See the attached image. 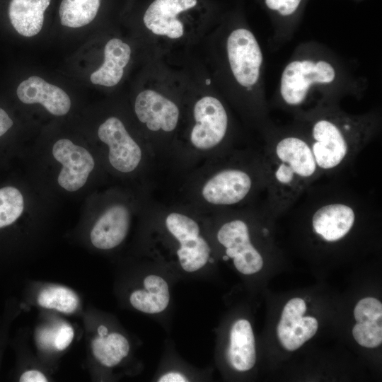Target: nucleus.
Returning a JSON list of instances; mask_svg holds the SVG:
<instances>
[{
	"label": "nucleus",
	"instance_id": "19",
	"mask_svg": "<svg viewBox=\"0 0 382 382\" xmlns=\"http://www.w3.org/2000/svg\"><path fill=\"white\" fill-rule=\"evenodd\" d=\"M131 56V48L118 38L110 40L104 50V62L93 72L90 79L92 83L107 87L114 86L121 80L124 69Z\"/></svg>",
	"mask_w": 382,
	"mask_h": 382
},
{
	"label": "nucleus",
	"instance_id": "20",
	"mask_svg": "<svg viewBox=\"0 0 382 382\" xmlns=\"http://www.w3.org/2000/svg\"><path fill=\"white\" fill-rule=\"evenodd\" d=\"M51 0H11L8 8L10 21L21 35L32 37L41 30L44 13Z\"/></svg>",
	"mask_w": 382,
	"mask_h": 382
},
{
	"label": "nucleus",
	"instance_id": "26",
	"mask_svg": "<svg viewBox=\"0 0 382 382\" xmlns=\"http://www.w3.org/2000/svg\"><path fill=\"white\" fill-rule=\"evenodd\" d=\"M357 323L382 321V304L379 300L373 297L361 299L354 310Z\"/></svg>",
	"mask_w": 382,
	"mask_h": 382
},
{
	"label": "nucleus",
	"instance_id": "10",
	"mask_svg": "<svg viewBox=\"0 0 382 382\" xmlns=\"http://www.w3.org/2000/svg\"><path fill=\"white\" fill-rule=\"evenodd\" d=\"M255 208L250 204L214 211V220L209 221L214 246L224 253L222 259L232 260L236 270L245 275L257 273L264 264L251 229Z\"/></svg>",
	"mask_w": 382,
	"mask_h": 382
},
{
	"label": "nucleus",
	"instance_id": "4",
	"mask_svg": "<svg viewBox=\"0 0 382 382\" xmlns=\"http://www.w3.org/2000/svg\"><path fill=\"white\" fill-rule=\"evenodd\" d=\"M150 221V251L170 269L198 274L215 263L216 248L208 221L197 211L166 207Z\"/></svg>",
	"mask_w": 382,
	"mask_h": 382
},
{
	"label": "nucleus",
	"instance_id": "3",
	"mask_svg": "<svg viewBox=\"0 0 382 382\" xmlns=\"http://www.w3.org/2000/svg\"><path fill=\"white\" fill-rule=\"evenodd\" d=\"M261 155L265 178L264 205L272 217L291 210L323 176L307 140L294 126L268 128Z\"/></svg>",
	"mask_w": 382,
	"mask_h": 382
},
{
	"label": "nucleus",
	"instance_id": "18",
	"mask_svg": "<svg viewBox=\"0 0 382 382\" xmlns=\"http://www.w3.org/2000/svg\"><path fill=\"white\" fill-rule=\"evenodd\" d=\"M225 358L230 367L238 372L250 370L256 362L255 337L250 323L243 318L231 327Z\"/></svg>",
	"mask_w": 382,
	"mask_h": 382
},
{
	"label": "nucleus",
	"instance_id": "25",
	"mask_svg": "<svg viewBox=\"0 0 382 382\" xmlns=\"http://www.w3.org/2000/svg\"><path fill=\"white\" fill-rule=\"evenodd\" d=\"M352 335L362 347H376L382 342V321L357 323L352 328Z\"/></svg>",
	"mask_w": 382,
	"mask_h": 382
},
{
	"label": "nucleus",
	"instance_id": "23",
	"mask_svg": "<svg viewBox=\"0 0 382 382\" xmlns=\"http://www.w3.org/2000/svg\"><path fill=\"white\" fill-rule=\"evenodd\" d=\"M38 304L45 308L71 313L78 308L79 299L71 289L61 286H52L42 289L37 296Z\"/></svg>",
	"mask_w": 382,
	"mask_h": 382
},
{
	"label": "nucleus",
	"instance_id": "12",
	"mask_svg": "<svg viewBox=\"0 0 382 382\" xmlns=\"http://www.w3.org/2000/svg\"><path fill=\"white\" fill-rule=\"evenodd\" d=\"M228 60L236 82L251 91L259 82L263 56L253 33L245 28L233 30L226 41Z\"/></svg>",
	"mask_w": 382,
	"mask_h": 382
},
{
	"label": "nucleus",
	"instance_id": "9",
	"mask_svg": "<svg viewBox=\"0 0 382 382\" xmlns=\"http://www.w3.org/2000/svg\"><path fill=\"white\" fill-rule=\"evenodd\" d=\"M57 204L25 172L0 183V244L14 239L23 226L45 219Z\"/></svg>",
	"mask_w": 382,
	"mask_h": 382
},
{
	"label": "nucleus",
	"instance_id": "7",
	"mask_svg": "<svg viewBox=\"0 0 382 382\" xmlns=\"http://www.w3.org/2000/svg\"><path fill=\"white\" fill-rule=\"evenodd\" d=\"M87 139L98 154L108 176L120 184L139 188L154 153L137 139L117 116L110 115Z\"/></svg>",
	"mask_w": 382,
	"mask_h": 382
},
{
	"label": "nucleus",
	"instance_id": "8",
	"mask_svg": "<svg viewBox=\"0 0 382 382\" xmlns=\"http://www.w3.org/2000/svg\"><path fill=\"white\" fill-rule=\"evenodd\" d=\"M342 74L334 62L317 57H298L284 66L279 80L281 105L296 114L303 111L315 92L323 93L325 103H336L335 93Z\"/></svg>",
	"mask_w": 382,
	"mask_h": 382
},
{
	"label": "nucleus",
	"instance_id": "22",
	"mask_svg": "<svg viewBox=\"0 0 382 382\" xmlns=\"http://www.w3.org/2000/svg\"><path fill=\"white\" fill-rule=\"evenodd\" d=\"M100 0H62L59 8L61 24L80 28L90 23L96 16Z\"/></svg>",
	"mask_w": 382,
	"mask_h": 382
},
{
	"label": "nucleus",
	"instance_id": "15",
	"mask_svg": "<svg viewBox=\"0 0 382 382\" xmlns=\"http://www.w3.org/2000/svg\"><path fill=\"white\" fill-rule=\"evenodd\" d=\"M16 94L22 103L40 105L54 117L66 116L71 109L69 95L59 87L46 82L39 76H30L22 81L17 88Z\"/></svg>",
	"mask_w": 382,
	"mask_h": 382
},
{
	"label": "nucleus",
	"instance_id": "30",
	"mask_svg": "<svg viewBox=\"0 0 382 382\" xmlns=\"http://www.w3.org/2000/svg\"><path fill=\"white\" fill-rule=\"evenodd\" d=\"M21 382H46V376L37 370H28L23 372L20 378Z\"/></svg>",
	"mask_w": 382,
	"mask_h": 382
},
{
	"label": "nucleus",
	"instance_id": "27",
	"mask_svg": "<svg viewBox=\"0 0 382 382\" xmlns=\"http://www.w3.org/2000/svg\"><path fill=\"white\" fill-rule=\"evenodd\" d=\"M44 335L45 337H41V339L48 337L45 343L52 345L58 351H62L66 349L71 343L74 336V331L70 325L62 323L54 332L48 331Z\"/></svg>",
	"mask_w": 382,
	"mask_h": 382
},
{
	"label": "nucleus",
	"instance_id": "2",
	"mask_svg": "<svg viewBox=\"0 0 382 382\" xmlns=\"http://www.w3.org/2000/svg\"><path fill=\"white\" fill-rule=\"evenodd\" d=\"M378 112L352 115L336 103H320L295 115L294 127L307 140L322 175L346 168L378 132Z\"/></svg>",
	"mask_w": 382,
	"mask_h": 382
},
{
	"label": "nucleus",
	"instance_id": "24",
	"mask_svg": "<svg viewBox=\"0 0 382 382\" xmlns=\"http://www.w3.org/2000/svg\"><path fill=\"white\" fill-rule=\"evenodd\" d=\"M14 125L13 118L0 108V169L8 167L16 158L22 161L29 148L18 141L7 140L6 136Z\"/></svg>",
	"mask_w": 382,
	"mask_h": 382
},
{
	"label": "nucleus",
	"instance_id": "21",
	"mask_svg": "<svg viewBox=\"0 0 382 382\" xmlns=\"http://www.w3.org/2000/svg\"><path fill=\"white\" fill-rule=\"evenodd\" d=\"M92 352L96 359L107 368L120 364L128 355L130 344L128 339L118 332H109L107 328H98V335L91 343Z\"/></svg>",
	"mask_w": 382,
	"mask_h": 382
},
{
	"label": "nucleus",
	"instance_id": "1",
	"mask_svg": "<svg viewBox=\"0 0 382 382\" xmlns=\"http://www.w3.org/2000/svg\"><path fill=\"white\" fill-rule=\"evenodd\" d=\"M21 161L25 172L57 202L85 198L109 179L87 138H42L30 144Z\"/></svg>",
	"mask_w": 382,
	"mask_h": 382
},
{
	"label": "nucleus",
	"instance_id": "29",
	"mask_svg": "<svg viewBox=\"0 0 382 382\" xmlns=\"http://www.w3.org/2000/svg\"><path fill=\"white\" fill-rule=\"evenodd\" d=\"M192 380L190 374L178 368H171L160 374L157 378L158 382H187Z\"/></svg>",
	"mask_w": 382,
	"mask_h": 382
},
{
	"label": "nucleus",
	"instance_id": "13",
	"mask_svg": "<svg viewBox=\"0 0 382 382\" xmlns=\"http://www.w3.org/2000/svg\"><path fill=\"white\" fill-rule=\"evenodd\" d=\"M134 112L138 121L151 132H173L180 119L178 105L154 90H144L136 97Z\"/></svg>",
	"mask_w": 382,
	"mask_h": 382
},
{
	"label": "nucleus",
	"instance_id": "16",
	"mask_svg": "<svg viewBox=\"0 0 382 382\" xmlns=\"http://www.w3.org/2000/svg\"><path fill=\"white\" fill-rule=\"evenodd\" d=\"M197 2V0H154L144 13V23L155 35L180 38L184 33V27L177 16L194 7Z\"/></svg>",
	"mask_w": 382,
	"mask_h": 382
},
{
	"label": "nucleus",
	"instance_id": "14",
	"mask_svg": "<svg viewBox=\"0 0 382 382\" xmlns=\"http://www.w3.org/2000/svg\"><path fill=\"white\" fill-rule=\"evenodd\" d=\"M306 311V303L300 298L291 299L283 308L277 332L286 350L299 349L317 332L318 320L311 316H303Z\"/></svg>",
	"mask_w": 382,
	"mask_h": 382
},
{
	"label": "nucleus",
	"instance_id": "5",
	"mask_svg": "<svg viewBox=\"0 0 382 382\" xmlns=\"http://www.w3.org/2000/svg\"><path fill=\"white\" fill-rule=\"evenodd\" d=\"M193 183L195 204L212 212L253 204L265 190L261 152L233 151L211 158Z\"/></svg>",
	"mask_w": 382,
	"mask_h": 382
},
{
	"label": "nucleus",
	"instance_id": "6",
	"mask_svg": "<svg viewBox=\"0 0 382 382\" xmlns=\"http://www.w3.org/2000/svg\"><path fill=\"white\" fill-rule=\"evenodd\" d=\"M139 188L116 185L100 187L84 198L83 218L89 221L88 239L100 250H111L127 238L133 217L143 209Z\"/></svg>",
	"mask_w": 382,
	"mask_h": 382
},
{
	"label": "nucleus",
	"instance_id": "28",
	"mask_svg": "<svg viewBox=\"0 0 382 382\" xmlns=\"http://www.w3.org/2000/svg\"><path fill=\"white\" fill-rule=\"evenodd\" d=\"M302 0H265L268 8L286 17L292 15L299 8Z\"/></svg>",
	"mask_w": 382,
	"mask_h": 382
},
{
	"label": "nucleus",
	"instance_id": "17",
	"mask_svg": "<svg viewBox=\"0 0 382 382\" xmlns=\"http://www.w3.org/2000/svg\"><path fill=\"white\" fill-rule=\"evenodd\" d=\"M129 301L139 312L149 315L161 313L170 302L169 282L162 274L150 272L143 277L141 286L130 293Z\"/></svg>",
	"mask_w": 382,
	"mask_h": 382
},
{
	"label": "nucleus",
	"instance_id": "11",
	"mask_svg": "<svg viewBox=\"0 0 382 382\" xmlns=\"http://www.w3.org/2000/svg\"><path fill=\"white\" fill-rule=\"evenodd\" d=\"M194 125L189 134L190 150L185 157L209 156L211 158L228 152L226 146L229 118L223 103L213 96H204L195 104Z\"/></svg>",
	"mask_w": 382,
	"mask_h": 382
}]
</instances>
